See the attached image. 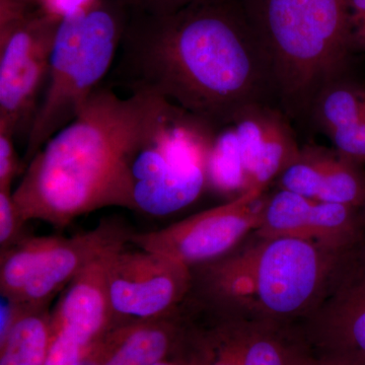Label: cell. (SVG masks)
I'll list each match as a JSON object with an SVG mask.
<instances>
[{
    "instance_id": "6da1fadb",
    "label": "cell",
    "mask_w": 365,
    "mask_h": 365,
    "mask_svg": "<svg viewBox=\"0 0 365 365\" xmlns=\"http://www.w3.org/2000/svg\"><path fill=\"white\" fill-rule=\"evenodd\" d=\"M118 83L131 95L165 98L215 126L275 97L265 53L249 24L225 0H196L172 13H130Z\"/></svg>"
},
{
    "instance_id": "7a4b0ae2",
    "label": "cell",
    "mask_w": 365,
    "mask_h": 365,
    "mask_svg": "<svg viewBox=\"0 0 365 365\" xmlns=\"http://www.w3.org/2000/svg\"><path fill=\"white\" fill-rule=\"evenodd\" d=\"M148 102L144 93L120 98L100 86L26 165L13 191L21 223L41 220L63 228L98 209L133 210L127 160Z\"/></svg>"
},
{
    "instance_id": "3957f363",
    "label": "cell",
    "mask_w": 365,
    "mask_h": 365,
    "mask_svg": "<svg viewBox=\"0 0 365 365\" xmlns=\"http://www.w3.org/2000/svg\"><path fill=\"white\" fill-rule=\"evenodd\" d=\"M192 269L201 306L239 319L289 327L318 302L346 254L302 240L260 237Z\"/></svg>"
},
{
    "instance_id": "277c9868",
    "label": "cell",
    "mask_w": 365,
    "mask_h": 365,
    "mask_svg": "<svg viewBox=\"0 0 365 365\" xmlns=\"http://www.w3.org/2000/svg\"><path fill=\"white\" fill-rule=\"evenodd\" d=\"M248 19L287 115L309 117L326 86L347 76L354 25L345 0H253Z\"/></svg>"
},
{
    "instance_id": "5b68a950",
    "label": "cell",
    "mask_w": 365,
    "mask_h": 365,
    "mask_svg": "<svg viewBox=\"0 0 365 365\" xmlns=\"http://www.w3.org/2000/svg\"><path fill=\"white\" fill-rule=\"evenodd\" d=\"M150 96L127 160L133 210L172 215L208 187L215 125L165 98Z\"/></svg>"
},
{
    "instance_id": "8992f818",
    "label": "cell",
    "mask_w": 365,
    "mask_h": 365,
    "mask_svg": "<svg viewBox=\"0 0 365 365\" xmlns=\"http://www.w3.org/2000/svg\"><path fill=\"white\" fill-rule=\"evenodd\" d=\"M129 11L121 0H97L60 21L44 93L26 141V165L55 133L73 121L109 73Z\"/></svg>"
},
{
    "instance_id": "52a82bcc",
    "label": "cell",
    "mask_w": 365,
    "mask_h": 365,
    "mask_svg": "<svg viewBox=\"0 0 365 365\" xmlns=\"http://www.w3.org/2000/svg\"><path fill=\"white\" fill-rule=\"evenodd\" d=\"M61 19L38 0H0V129L28 138Z\"/></svg>"
},
{
    "instance_id": "ba28073f",
    "label": "cell",
    "mask_w": 365,
    "mask_h": 365,
    "mask_svg": "<svg viewBox=\"0 0 365 365\" xmlns=\"http://www.w3.org/2000/svg\"><path fill=\"white\" fill-rule=\"evenodd\" d=\"M307 354L328 365H365V253L341 259L313 309L292 326Z\"/></svg>"
},
{
    "instance_id": "9c48e42d",
    "label": "cell",
    "mask_w": 365,
    "mask_h": 365,
    "mask_svg": "<svg viewBox=\"0 0 365 365\" xmlns=\"http://www.w3.org/2000/svg\"><path fill=\"white\" fill-rule=\"evenodd\" d=\"M264 192L251 189L227 203L162 230L134 232L130 244L190 269L217 260L234 251L258 228Z\"/></svg>"
},
{
    "instance_id": "30bf717a",
    "label": "cell",
    "mask_w": 365,
    "mask_h": 365,
    "mask_svg": "<svg viewBox=\"0 0 365 365\" xmlns=\"http://www.w3.org/2000/svg\"><path fill=\"white\" fill-rule=\"evenodd\" d=\"M106 280L114 327L178 313L191 294L193 275L162 255L124 247L110 255Z\"/></svg>"
},
{
    "instance_id": "8fae6325",
    "label": "cell",
    "mask_w": 365,
    "mask_h": 365,
    "mask_svg": "<svg viewBox=\"0 0 365 365\" xmlns=\"http://www.w3.org/2000/svg\"><path fill=\"white\" fill-rule=\"evenodd\" d=\"M253 235L302 240L333 253L347 254L364 242V211L277 189L263 198L261 222Z\"/></svg>"
},
{
    "instance_id": "7c38bea8",
    "label": "cell",
    "mask_w": 365,
    "mask_h": 365,
    "mask_svg": "<svg viewBox=\"0 0 365 365\" xmlns=\"http://www.w3.org/2000/svg\"><path fill=\"white\" fill-rule=\"evenodd\" d=\"M133 234L123 222L110 218L83 234L58 237L38 263L18 304L46 306L93 262L126 247Z\"/></svg>"
},
{
    "instance_id": "4fadbf2b",
    "label": "cell",
    "mask_w": 365,
    "mask_h": 365,
    "mask_svg": "<svg viewBox=\"0 0 365 365\" xmlns=\"http://www.w3.org/2000/svg\"><path fill=\"white\" fill-rule=\"evenodd\" d=\"M232 124L241 150L247 190L265 191L299 155L294 132L283 113L264 103L242 108Z\"/></svg>"
},
{
    "instance_id": "5bb4252c",
    "label": "cell",
    "mask_w": 365,
    "mask_h": 365,
    "mask_svg": "<svg viewBox=\"0 0 365 365\" xmlns=\"http://www.w3.org/2000/svg\"><path fill=\"white\" fill-rule=\"evenodd\" d=\"M276 184L277 189L322 202L365 207V167L335 148L302 146Z\"/></svg>"
},
{
    "instance_id": "9a60e30c",
    "label": "cell",
    "mask_w": 365,
    "mask_h": 365,
    "mask_svg": "<svg viewBox=\"0 0 365 365\" xmlns=\"http://www.w3.org/2000/svg\"><path fill=\"white\" fill-rule=\"evenodd\" d=\"M186 322L184 304L167 318L112 327L91 350L85 365H155L170 359Z\"/></svg>"
},
{
    "instance_id": "2e32d148",
    "label": "cell",
    "mask_w": 365,
    "mask_h": 365,
    "mask_svg": "<svg viewBox=\"0 0 365 365\" xmlns=\"http://www.w3.org/2000/svg\"><path fill=\"white\" fill-rule=\"evenodd\" d=\"M223 317L230 322L242 365H295L307 355L292 326Z\"/></svg>"
},
{
    "instance_id": "e0dca14e",
    "label": "cell",
    "mask_w": 365,
    "mask_h": 365,
    "mask_svg": "<svg viewBox=\"0 0 365 365\" xmlns=\"http://www.w3.org/2000/svg\"><path fill=\"white\" fill-rule=\"evenodd\" d=\"M14 304V318L0 334V365H44L51 342V314L46 306Z\"/></svg>"
},
{
    "instance_id": "ac0fdd59",
    "label": "cell",
    "mask_w": 365,
    "mask_h": 365,
    "mask_svg": "<svg viewBox=\"0 0 365 365\" xmlns=\"http://www.w3.org/2000/svg\"><path fill=\"white\" fill-rule=\"evenodd\" d=\"M210 312V323L200 326L189 307L186 326L172 359L185 365H242L230 322Z\"/></svg>"
},
{
    "instance_id": "d6986e66",
    "label": "cell",
    "mask_w": 365,
    "mask_h": 365,
    "mask_svg": "<svg viewBox=\"0 0 365 365\" xmlns=\"http://www.w3.org/2000/svg\"><path fill=\"white\" fill-rule=\"evenodd\" d=\"M309 117L327 136L344 127L365 123V88L343 76L314 98Z\"/></svg>"
},
{
    "instance_id": "ffe728a7",
    "label": "cell",
    "mask_w": 365,
    "mask_h": 365,
    "mask_svg": "<svg viewBox=\"0 0 365 365\" xmlns=\"http://www.w3.org/2000/svg\"><path fill=\"white\" fill-rule=\"evenodd\" d=\"M207 180L208 187L232 198L248 191L239 140L232 123L215 127L207 158Z\"/></svg>"
},
{
    "instance_id": "44dd1931",
    "label": "cell",
    "mask_w": 365,
    "mask_h": 365,
    "mask_svg": "<svg viewBox=\"0 0 365 365\" xmlns=\"http://www.w3.org/2000/svg\"><path fill=\"white\" fill-rule=\"evenodd\" d=\"M58 237H21L1 252L0 292L2 299L19 304L41 259Z\"/></svg>"
},
{
    "instance_id": "7402d4cb",
    "label": "cell",
    "mask_w": 365,
    "mask_h": 365,
    "mask_svg": "<svg viewBox=\"0 0 365 365\" xmlns=\"http://www.w3.org/2000/svg\"><path fill=\"white\" fill-rule=\"evenodd\" d=\"M13 198V190L0 189V247L11 248L20 237L23 227Z\"/></svg>"
},
{
    "instance_id": "603a6c76",
    "label": "cell",
    "mask_w": 365,
    "mask_h": 365,
    "mask_svg": "<svg viewBox=\"0 0 365 365\" xmlns=\"http://www.w3.org/2000/svg\"><path fill=\"white\" fill-rule=\"evenodd\" d=\"M328 137L336 150L365 167V123L338 129Z\"/></svg>"
},
{
    "instance_id": "cb8c5ba5",
    "label": "cell",
    "mask_w": 365,
    "mask_h": 365,
    "mask_svg": "<svg viewBox=\"0 0 365 365\" xmlns=\"http://www.w3.org/2000/svg\"><path fill=\"white\" fill-rule=\"evenodd\" d=\"M14 141L16 136L11 131L0 129V189H11V182L21 169Z\"/></svg>"
},
{
    "instance_id": "d4e9b609",
    "label": "cell",
    "mask_w": 365,
    "mask_h": 365,
    "mask_svg": "<svg viewBox=\"0 0 365 365\" xmlns=\"http://www.w3.org/2000/svg\"><path fill=\"white\" fill-rule=\"evenodd\" d=\"M130 13L160 14L172 13L196 0H121Z\"/></svg>"
},
{
    "instance_id": "484cf974",
    "label": "cell",
    "mask_w": 365,
    "mask_h": 365,
    "mask_svg": "<svg viewBox=\"0 0 365 365\" xmlns=\"http://www.w3.org/2000/svg\"><path fill=\"white\" fill-rule=\"evenodd\" d=\"M41 6L60 19L81 13L93 6L97 0H39Z\"/></svg>"
},
{
    "instance_id": "4316f807",
    "label": "cell",
    "mask_w": 365,
    "mask_h": 365,
    "mask_svg": "<svg viewBox=\"0 0 365 365\" xmlns=\"http://www.w3.org/2000/svg\"><path fill=\"white\" fill-rule=\"evenodd\" d=\"M346 6L351 14L353 25L355 26L365 24V0H345Z\"/></svg>"
},
{
    "instance_id": "83f0119b",
    "label": "cell",
    "mask_w": 365,
    "mask_h": 365,
    "mask_svg": "<svg viewBox=\"0 0 365 365\" xmlns=\"http://www.w3.org/2000/svg\"><path fill=\"white\" fill-rule=\"evenodd\" d=\"M354 48L365 51V24L354 28Z\"/></svg>"
},
{
    "instance_id": "f1b7e54d",
    "label": "cell",
    "mask_w": 365,
    "mask_h": 365,
    "mask_svg": "<svg viewBox=\"0 0 365 365\" xmlns=\"http://www.w3.org/2000/svg\"><path fill=\"white\" fill-rule=\"evenodd\" d=\"M295 365H328L324 364V362L319 361L318 359H314V357L309 356V354L306 355L300 361L297 362Z\"/></svg>"
},
{
    "instance_id": "f546056e",
    "label": "cell",
    "mask_w": 365,
    "mask_h": 365,
    "mask_svg": "<svg viewBox=\"0 0 365 365\" xmlns=\"http://www.w3.org/2000/svg\"><path fill=\"white\" fill-rule=\"evenodd\" d=\"M155 365H185L182 364V362H180L179 360L172 359H168L165 360H162V361L158 362V364H155Z\"/></svg>"
},
{
    "instance_id": "4dcf8cb0",
    "label": "cell",
    "mask_w": 365,
    "mask_h": 365,
    "mask_svg": "<svg viewBox=\"0 0 365 365\" xmlns=\"http://www.w3.org/2000/svg\"><path fill=\"white\" fill-rule=\"evenodd\" d=\"M362 211H364V242H362V244L360 245V249L362 250V251L364 252L365 253V207L364 208H362Z\"/></svg>"
}]
</instances>
